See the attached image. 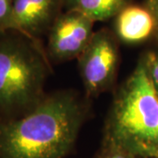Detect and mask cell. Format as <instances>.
Segmentation results:
<instances>
[{"label":"cell","mask_w":158,"mask_h":158,"mask_svg":"<svg viewBox=\"0 0 158 158\" xmlns=\"http://www.w3.org/2000/svg\"><path fill=\"white\" fill-rule=\"evenodd\" d=\"M88 113L87 100L75 91L46 94L22 116L0 118V158H64Z\"/></svg>","instance_id":"1"},{"label":"cell","mask_w":158,"mask_h":158,"mask_svg":"<svg viewBox=\"0 0 158 158\" xmlns=\"http://www.w3.org/2000/svg\"><path fill=\"white\" fill-rule=\"evenodd\" d=\"M102 141L137 158H158V97L142 56L115 92Z\"/></svg>","instance_id":"2"},{"label":"cell","mask_w":158,"mask_h":158,"mask_svg":"<svg viewBox=\"0 0 158 158\" xmlns=\"http://www.w3.org/2000/svg\"><path fill=\"white\" fill-rule=\"evenodd\" d=\"M50 65L40 41L17 32L0 34V118L20 117L46 96Z\"/></svg>","instance_id":"3"},{"label":"cell","mask_w":158,"mask_h":158,"mask_svg":"<svg viewBox=\"0 0 158 158\" xmlns=\"http://www.w3.org/2000/svg\"><path fill=\"white\" fill-rule=\"evenodd\" d=\"M77 59L87 98L112 89L119 64L118 40L113 32L106 28L94 32Z\"/></svg>","instance_id":"4"},{"label":"cell","mask_w":158,"mask_h":158,"mask_svg":"<svg viewBox=\"0 0 158 158\" xmlns=\"http://www.w3.org/2000/svg\"><path fill=\"white\" fill-rule=\"evenodd\" d=\"M94 23L78 11L62 12L48 34V57L56 62L78 58L94 34Z\"/></svg>","instance_id":"5"},{"label":"cell","mask_w":158,"mask_h":158,"mask_svg":"<svg viewBox=\"0 0 158 158\" xmlns=\"http://www.w3.org/2000/svg\"><path fill=\"white\" fill-rule=\"evenodd\" d=\"M62 0H13L16 32L40 41L62 14Z\"/></svg>","instance_id":"6"},{"label":"cell","mask_w":158,"mask_h":158,"mask_svg":"<svg viewBox=\"0 0 158 158\" xmlns=\"http://www.w3.org/2000/svg\"><path fill=\"white\" fill-rule=\"evenodd\" d=\"M156 19L145 5L128 4L114 18V34L118 41L136 45L155 37Z\"/></svg>","instance_id":"7"},{"label":"cell","mask_w":158,"mask_h":158,"mask_svg":"<svg viewBox=\"0 0 158 158\" xmlns=\"http://www.w3.org/2000/svg\"><path fill=\"white\" fill-rule=\"evenodd\" d=\"M66 11H78L92 21H106L115 16L130 0H62Z\"/></svg>","instance_id":"8"},{"label":"cell","mask_w":158,"mask_h":158,"mask_svg":"<svg viewBox=\"0 0 158 158\" xmlns=\"http://www.w3.org/2000/svg\"><path fill=\"white\" fill-rule=\"evenodd\" d=\"M16 32L13 19V0H0V34Z\"/></svg>","instance_id":"9"},{"label":"cell","mask_w":158,"mask_h":158,"mask_svg":"<svg viewBox=\"0 0 158 158\" xmlns=\"http://www.w3.org/2000/svg\"><path fill=\"white\" fill-rule=\"evenodd\" d=\"M142 57L144 58L149 77L158 97V46L146 51Z\"/></svg>","instance_id":"10"},{"label":"cell","mask_w":158,"mask_h":158,"mask_svg":"<svg viewBox=\"0 0 158 158\" xmlns=\"http://www.w3.org/2000/svg\"><path fill=\"white\" fill-rule=\"evenodd\" d=\"M94 158H137L121 148L112 143L103 142L98 153Z\"/></svg>","instance_id":"11"},{"label":"cell","mask_w":158,"mask_h":158,"mask_svg":"<svg viewBox=\"0 0 158 158\" xmlns=\"http://www.w3.org/2000/svg\"><path fill=\"white\" fill-rule=\"evenodd\" d=\"M144 5L150 10L156 19V34L154 38L156 39L158 44V0H145Z\"/></svg>","instance_id":"12"}]
</instances>
